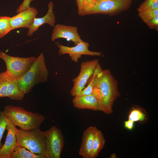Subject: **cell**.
I'll use <instances>...</instances> for the list:
<instances>
[{"instance_id":"cell-7","label":"cell","mask_w":158,"mask_h":158,"mask_svg":"<svg viewBox=\"0 0 158 158\" xmlns=\"http://www.w3.org/2000/svg\"><path fill=\"white\" fill-rule=\"evenodd\" d=\"M45 132L46 158H60L64 145L61 131L56 126H52Z\"/></svg>"},{"instance_id":"cell-3","label":"cell","mask_w":158,"mask_h":158,"mask_svg":"<svg viewBox=\"0 0 158 158\" xmlns=\"http://www.w3.org/2000/svg\"><path fill=\"white\" fill-rule=\"evenodd\" d=\"M48 71L44 54L41 53L36 58L29 70L17 80L18 87L24 94L29 93L36 85L48 80Z\"/></svg>"},{"instance_id":"cell-19","label":"cell","mask_w":158,"mask_h":158,"mask_svg":"<svg viewBox=\"0 0 158 158\" xmlns=\"http://www.w3.org/2000/svg\"><path fill=\"white\" fill-rule=\"evenodd\" d=\"M10 17L0 16V38L3 37L12 30Z\"/></svg>"},{"instance_id":"cell-11","label":"cell","mask_w":158,"mask_h":158,"mask_svg":"<svg viewBox=\"0 0 158 158\" xmlns=\"http://www.w3.org/2000/svg\"><path fill=\"white\" fill-rule=\"evenodd\" d=\"M51 38L52 42L59 38L66 39L73 42L75 45L83 41L77 27L60 24L54 26Z\"/></svg>"},{"instance_id":"cell-5","label":"cell","mask_w":158,"mask_h":158,"mask_svg":"<svg viewBox=\"0 0 158 158\" xmlns=\"http://www.w3.org/2000/svg\"><path fill=\"white\" fill-rule=\"evenodd\" d=\"M0 58L4 62L6 71L16 80L22 77L30 68L36 58L32 56L23 58L8 55L2 51L0 52Z\"/></svg>"},{"instance_id":"cell-15","label":"cell","mask_w":158,"mask_h":158,"mask_svg":"<svg viewBox=\"0 0 158 158\" xmlns=\"http://www.w3.org/2000/svg\"><path fill=\"white\" fill-rule=\"evenodd\" d=\"M72 102L74 107L78 109L100 111L98 100L92 93L87 95L75 96Z\"/></svg>"},{"instance_id":"cell-6","label":"cell","mask_w":158,"mask_h":158,"mask_svg":"<svg viewBox=\"0 0 158 158\" xmlns=\"http://www.w3.org/2000/svg\"><path fill=\"white\" fill-rule=\"evenodd\" d=\"M133 0H105L95 3L81 16L103 14L113 16L127 10L131 6Z\"/></svg>"},{"instance_id":"cell-9","label":"cell","mask_w":158,"mask_h":158,"mask_svg":"<svg viewBox=\"0 0 158 158\" xmlns=\"http://www.w3.org/2000/svg\"><path fill=\"white\" fill-rule=\"evenodd\" d=\"M25 95L20 90L16 80L6 71L0 73V98L8 97L12 100L20 101Z\"/></svg>"},{"instance_id":"cell-12","label":"cell","mask_w":158,"mask_h":158,"mask_svg":"<svg viewBox=\"0 0 158 158\" xmlns=\"http://www.w3.org/2000/svg\"><path fill=\"white\" fill-rule=\"evenodd\" d=\"M37 13L36 8L30 7L11 17L10 23L12 30L21 28L29 29L32 25Z\"/></svg>"},{"instance_id":"cell-25","label":"cell","mask_w":158,"mask_h":158,"mask_svg":"<svg viewBox=\"0 0 158 158\" xmlns=\"http://www.w3.org/2000/svg\"><path fill=\"white\" fill-rule=\"evenodd\" d=\"M33 1V0H23L22 4L16 9V12L18 13L30 8V4Z\"/></svg>"},{"instance_id":"cell-18","label":"cell","mask_w":158,"mask_h":158,"mask_svg":"<svg viewBox=\"0 0 158 158\" xmlns=\"http://www.w3.org/2000/svg\"><path fill=\"white\" fill-rule=\"evenodd\" d=\"M105 143V140L102 133L98 130L94 137L91 158H95L98 156Z\"/></svg>"},{"instance_id":"cell-8","label":"cell","mask_w":158,"mask_h":158,"mask_svg":"<svg viewBox=\"0 0 158 158\" xmlns=\"http://www.w3.org/2000/svg\"><path fill=\"white\" fill-rule=\"evenodd\" d=\"M99 64L97 59L86 60L80 64V71L78 75L73 80V86L70 92L71 96L77 95L85 87L94 71Z\"/></svg>"},{"instance_id":"cell-22","label":"cell","mask_w":158,"mask_h":158,"mask_svg":"<svg viewBox=\"0 0 158 158\" xmlns=\"http://www.w3.org/2000/svg\"><path fill=\"white\" fill-rule=\"evenodd\" d=\"M8 119L3 111H0V149L2 146L1 141L5 131L6 130Z\"/></svg>"},{"instance_id":"cell-1","label":"cell","mask_w":158,"mask_h":158,"mask_svg":"<svg viewBox=\"0 0 158 158\" xmlns=\"http://www.w3.org/2000/svg\"><path fill=\"white\" fill-rule=\"evenodd\" d=\"M94 73L92 93L98 100L100 111L111 114L115 101L120 96L118 82L109 70H102L99 64Z\"/></svg>"},{"instance_id":"cell-13","label":"cell","mask_w":158,"mask_h":158,"mask_svg":"<svg viewBox=\"0 0 158 158\" xmlns=\"http://www.w3.org/2000/svg\"><path fill=\"white\" fill-rule=\"evenodd\" d=\"M98 130L95 126H90L84 131L79 151L82 157L91 158L94 137Z\"/></svg>"},{"instance_id":"cell-28","label":"cell","mask_w":158,"mask_h":158,"mask_svg":"<svg viewBox=\"0 0 158 158\" xmlns=\"http://www.w3.org/2000/svg\"><path fill=\"white\" fill-rule=\"evenodd\" d=\"M84 1L85 0H76L78 9V13L79 15L82 11Z\"/></svg>"},{"instance_id":"cell-16","label":"cell","mask_w":158,"mask_h":158,"mask_svg":"<svg viewBox=\"0 0 158 158\" xmlns=\"http://www.w3.org/2000/svg\"><path fill=\"white\" fill-rule=\"evenodd\" d=\"M48 10L46 14L43 17L35 18L33 23L29 29L27 35L31 36L42 25L47 23L52 27H54L56 22L55 15L53 12L54 4L50 1L48 5Z\"/></svg>"},{"instance_id":"cell-20","label":"cell","mask_w":158,"mask_h":158,"mask_svg":"<svg viewBox=\"0 0 158 158\" xmlns=\"http://www.w3.org/2000/svg\"><path fill=\"white\" fill-rule=\"evenodd\" d=\"M146 114L140 109L133 107L129 113L128 119L134 122H141L146 118Z\"/></svg>"},{"instance_id":"cell-24","label":"cell","mask_w":158,"mask_h":158,"mask_svg":"<svg viewBox=\"0 0 158 158\" xmlns=\"http://www.w3.org/2000/svg\"><path fill=\"white\" fill-rule=\"evenodd\" d=\"M150 28L158 29V16H155L145 22Z\"/></svg>"},{"instance_id":"cell-29","label":"cell","mask_w":158,"mask_h":158,"mask_svg":"<svg viewBox=\"0 0 158 158\" xmlns=\"http://www.w3.org/2000/svg\"><path fill=\"white\" fill-rule=\"evenodd\" d=\"M104 0H95V3H99Z\"/></svg>"},{"instance_id":"cell-26","label":"cell","mask_w":158,"mask_h":158,"mask_svg":"<svg viewBox=\"0 0 158 158\" xmlns=\"http://www.w3.org/2000/svg\"><path fill=\"white\" fill-rule=\"evenodd\" d=\"M95 0H85L82 11L79 15L91 8L94 4Z\"/></svg>"},{"instance_id":"cell-2","label":"cell","mask_w":158,"mask_h":158,"mask_svg":"<svg viewBox=\"0 0 158 158\" xmlns=\"http://www.w3.org/2000/svg\"><path fill=\"white\" fill-rule=\"evenodd\" d=\"M3 111L15 126L25 130L40 128L45 118L41 114L28 111L23 108L11 105L6 106Z\"/></svg>"},{"instance_id":"cell-17","label":"cell","mask_w":158,"mask_h":158,"mask_svg":"<svg viewBox=\"0 0 158 158\" xmlns=\"http://www.w3.org/2000/svg\"><path fill=\"white\" fill-rule=\"evenodd\" d=\"M10 158H46L44 154H34L25 147L17 145L11 155Z\"/></svg>"},{"instance_id":"cell-4","label":"cell","mask_w":158,"mask_h":158,"mask_svg":"<svg viewBox=\"0 0 158 158\" xmlns=\"http://www.w3.org/2000/svg\"><path fill=\"white\" fill-rule=\"evenodd\" d=\"M15 130L17 145L23 147L34 154H43L46 156L45 131H42L40 128L25 130L18 129L16 126Z\"/></svg>"},{"instance_id":"cell-21","label":"cell","mask_w":158,"mask_h":158,"mask_svg":"<svg viewBox=\"0 0 158 158\" xmlns=\"http://www.w3.org/2000/svg\"><path fill=\"white\" fill-rule=\"evenodd\" d=\"M158 9V0H145L137 8L138 13Z\"/></svg>"},{"instance_id":"cell-10","label":"cell","mask_w":158,"mask_h":158,"mask_svg":"<svg viewBox=\"0 0 158 158\" xmlns=\"http://www.w3.org/2000/svg\"><path fill=\"white\" fill-rule=\"evenodd\" d=\"M56 44L59 49V55L68 54L71 60L75 63H77L83 55L95 56H100L102 55L101 52L90 50L89 43L83 41L73 47L64 46L58 43Z\"/></svg>"},{"instance_id":"cell-27","label":"cell","mask_w":158,"mask_h":158,"mask_svg":"<svg viewBox=\"0 0 158 158\" xmlns=\"http://www.w3.org/2000/svg\"><path fill=\"white\" fill-rule=\"evenodd\" d=\"M134 121L128 120L124 122V127L128 130H133L134 127Z\"/></svg>"},{"instance_id":"cell-14","label":"cell","mask_w":158,"mask_h":158,"mask_svg":"<svg viewBox=\"0 0 158 158\" xmlns=\"http://www.w3.org/2000/svg\"><path fill=\"white\" fill-rule=\"evenodd\" d=\"M8 119L6 128L7 135L4 143L0 149V158H10L11 154L17 146L15 130L16 126Z\"/></svg>"},{"instance_id":"cell-23","label":"cell","mask_w":158,"mask_h":158,"mask_svg":"<svg viewBox=\"0 0 158 158\" xmlns=\"http://www.w3.org/2000/svg\"><path fill=\"white\" fill-rule=\"evenodd\" d=\"M138 16L145 23L155 16H158V9L139 12Z\"/></svg>"}]
</instances>
